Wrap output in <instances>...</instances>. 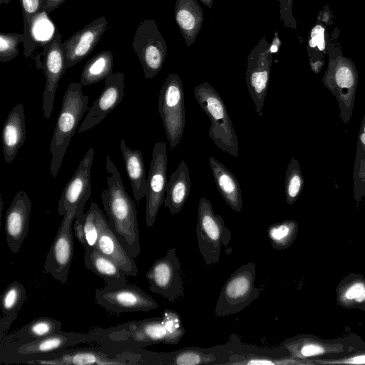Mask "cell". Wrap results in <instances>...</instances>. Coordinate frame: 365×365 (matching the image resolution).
<instances>
[{
	"label": "cell",
	"mask_w": 365,
	"mask_h": 365,
	"mask_svg": "<svg viewBox=\"0 0 365 365\" xmlns=\"http://www.w3.org/2000/svg\"><path fill=\"white\" fill-rule=\"evenodd\" d=\"M18 314H12V315H4L1 319V338L4 336L5 331L9 328L12 322L16 318Z\"/></svg>",
	"instance_id": "f6af8a7d"
},
{
	"label": "cell",
	"mask_w": 365,
	"mask_h": 365,
	"mask_svg": "<svg viewBox=\"0 0 365 365\" xmlns=\"http://www.w3.org/2000/svg\"><path fill=\"white\" fill-rule=\"evenodd\" d=\"M24 36L18 33H0V61L8 62L19 53V45L24 42Z\"/></svg>",
	"instance_id": "ab89813d"
},
{
	"label": "cell",
	"mask_w": 365,
	"mask_h": 365,
	"mask_svg": "<svg viewBox=\"0 0 365 365\" xmlns=\"http://www.w3.org/2000/svg\"><path fill=\"white\" fill-rule=\"evenodd\" d=\"M158 110L169 148L173 149L180 143L185 127V94L178 75L170 73L164 81L159 93Z\"/></svg>",
	"instance_id": "30bf717a"
},
{
	"label": "cell",
	"mask_w": 365,
	"mask_h": 365,
	"mask_svg": "<svg viewBox=\"0 0 365 365\" xmlns=\"http://www.w3.org/2000/svg\"><path fill=\"white\" fill-rule=\"evenodd\" d=\"M62 324L57 319L48 317H41L34 319L18 331L4 335L1 338V344L11 342L26 343L49 334L59 332Z\"/></svg>",
	"instance_id": "83f0119b"
},
{
	"label": "cell",
	"mask_w": 365,
	"mask_h": 365,
	"mask_svg": "<svg viewBox=\"0 0 365 365\" xmlns=\"http://www.w3.org/2000/svg\"><path fill=\"white\" fill-rule=\"evenodd\" d=\"M23 14L24 54L28 58L30 48V31L32 19L45 10L43 0H19Z\"/></svg>",
	"instance_id": "74e56055"
},
{
	"label": "cell",
	"mask_w": 365,
	"mask_h": 365,
	"mask_svg": "<svg viewBox=\"0 0 365 365\" xmlns=\"http://www.w3.org/2000/svg\"><path fill=\"white\" fill-rule=\"evenodd\" d=\"M113 54L109 50L102 51L90 58L81 75V86H89L105 80L113 73Z\"/></svg>",
	"instance_id": "4dcf8cb0"
},
{
	"label": "cell",
	"mask_w": 365,
	"mask_h": 365,
	"mask_svg": "<svg viewBox=\"0 0 365 365\" xmlns=\"http://www.w3.org/2000/svg\"><path fill=\"white\" fill-rule=\"evenodd\" d=\"M31 212L28 194L19 191L6 212L4 222L6 243L14 254L19 252L28 235Z\"/></svg>",
	"instance_id": "ffe728a7"
},
{
	"label": "cell",
	"mask_w": 365,
	"mask_h": 365,
	"mask_svg": "<svg viewBox=\"0 0 365 365\" xmlns=\"http://www.w3.org/2000/svg\"><path fill=\"white\" fill-rule=\"evenodd\" d=\"M194 96L200 107L210 120L208 135L215 145L234 157L239 155V143L226 105L209 83L195 87Z\"/></svg>",
	"instance_id": "8992f818"
},
{
	"label": "cell",
	"mask_w": 365,
	"mask_h": 365,
	"mask_svg": "<svg viewBox=\"0 0 365 365\" xmlns=\"http://www.w3.org/2000/svg\"><path fill=\"white\" fill-rule=\"evenodd\" d=\"M96 249L116 263L127 276H137L138 269L134 258L128 255L111 230L103 212L101 215L100 236Z\"/></svg>",
	"instance_id": "7402d4cb"
},
{
	"label": "cell",
	"mask_w": 365,
	"mask_h": 365,
	"mask_svg": "<svg viewBox=\"0 0 365 365\" xmlns=\"http://www.w3.org/2000/svg\"><path fill=\"white\" fill-rule=\"evenodd\" d=\"M125 75L112 73L105 79V86L88 109L78 132L83 133L98 125L121 102L124 96Z\"/></svg>",
	"instance_id": "d6986e66"
},
{
	"label": "cell",
	"mask_w": 365,
	"mask_h": 365,
	"mask_svg": "<svg viewBox=\"0 0 365 365\" xmlns=\"http://www.w3.org/2000/svg\"><path fill=\"white\" fill-rule=\"evenodd\" d=\"M94 343L91 331L74 333L61 331L26 342H11L0 346V363L26 364L28 361L48 357L83 343Z\"/></svg>",
	"instance_id": "5b68a950"
},
{
	"label": "cell",
	"mask_w": 365,
	"mask_h": 365,
	"mask_svg": "<svg viewBox=\"0 0 365 365\" xmlns=\"http://www.w3.org/2000/svg\"><path fill=\"white\" fill-rule=\"evenodd\" d=\"M174 15L185 44L189 47L194 43L202 28L203 11L197 0H176Z\"/></svg>",
	"instance_id": "cb8c5ba5"
},
{
	"label": "cell",
	"mask_w": 365,
	"mask_h": 365,
	"mask_svg": "<svg viewBox=\"0 0 365 365\" xmlns=\"http://www.w3.org/2000/svg\"><path fill=\"white\" fill-rule=\"evenodd\" d=\"M225 364L238 365H284L299 364L293 359H275L267 356L247 354L242 356H233Z\"/></svg>",
	"instance_id": "60d3db41"
},
{
	"label": "cell",
	"mask_w": 365,
	"mask_h": 365,
	"mask_svg": "<svg viewBox=\"0 0 365 365\" xmlns=\"http://www.w3.org/2000/svg\"><path fill=\"white\" fill-rule=\"evenodd\" d=\"M94 149L91 147L80 162L74 174L66 185L58 201L59 215H71L82 220L83 208L91 196V167Z\"/></svg>",
	"instance_id": "7c38bea8"
},
{
	"label": "cell",
	"mask_w": 365,
	"mask_h": 365,
	"mask_svg": "<svg viewBox=\"0 0 365 365\" xmlns=\"http://www.w3.org/2000/svg\"><path fill=\"white\" fill-rule=\"evenodd\" d=\"M145 277L150 284L149 290L170 302H176L184 296L181 264L175 247L170 248L165 256L155 260Z\"/></svg>",
	"instance_id": "9a60e30c"
},
{
	"label": "cell",
	"mask_w": 365,
	"mask_h": 365,
	"mask_svg": "<svg viewBox=\"0 0 365 365\" xmlns=\"http://www.w3.org/2000/svg\"><path fill=\"white\" fill-rule=\"evenodd\" d=\"M1 140L4 160L10 163L26 140L24 108L21 103L9 112L2 128Z\"/></svg>",
	"instance_id": "603a6c76"
},
{
	"label": "cell",
	"mask_w": 365,
	"mask_h": 365,
	"mask_svg": "<svg viewBox=\"0 0 365 365\" xmlns=\"http://www.w3.org/2000/svg\"><path fill=\"white\" fill-rule=\"evenodd\" d=\"M202 4H204L208 8H212L214 0H200Z\"/></svg>",
	"instance_id": "f907efd6"
},
{
	"label": "cell",
	"mask_w": 365,
	"mask_h": 365,
	"mask_svg": "<svg viewBox=\"0 0 365 365\" xmlns=\"http://www.w3.org/2000/svg\"><path fill=\"white\" fill-rule=\"evenodd\" d=\"M168 153L165 142H157L153 150L145 195V222L153 227L164 202L167 186Z\"/></svg>",
	"instance_id": "2e32d148"
},
{
	"label": "cell",
	"mask_w": 365,
	"mask_h": 365,
	"mask_svg": "<svg viewBox=\"0 0 365 365\" xmlns=\"http://www.w3.org/2000/svg\"><path fill=\"white\" fill-rule=\"evenodd\" d=\"M133 51L143 66L146 78H152L162 69L168 47L154 19H144L133 36Z\"/></svg>",
	"instance_id": "8fae6325"
},
{
	"label": "cell",
	"mask_w": 365,
	"mask_h": 365,
	"mask_svg": "<svg viewBox=\"0 0 365 365\" xmlns=\"http://www.w3.org/2000/svg\"><path fill=\"white\" fill-rule=\"evenodd\" d=\"M324 351V349L318 345L312 344H306L299 347L297 355L304 357H309L322 354Z\"/></svg>",
	"instance_id": "7bdbcfd3"
},
{
	"label": "cell",
	"mask_w": 365,
	"mask_h": 365,
	"mask_svg": "<svg viewBox=\"0 0 365 365\" xmlns=\"http://www.w3.org/2000/svg\"><path fill=\"white\" fill-rule=\"evenodd\" d=\"M106 168L107 187L101 192V200L108 223L128 255L136 258L140 252V245L135 204L108 155Z\"/></svg>",
	"instance_id": "6da1fadb"
},
{
	"label": "cell",
	"mask_w": 365,
	"mask_h": 365,
	"mask_svg": "<svg viewBox=\"0 0 365 365\" xmlns=\"http://www.w3.org/2000/svg\"><path fill=\"white\" fill-rule=\"evenodd\" d=\"M297 223L292 220H286L269 225L267 228V236L271 245L274 250H283L292 242Z\"/></svg>",
	"instance_id": "e575fe53"
},
{
	"label": "cell",
	"mask_w": 365,
	"mask_h": 365,
	"mask_svg": "<svg viewBox=\"0 0 365 365\" xmlns=\"http://www.w3.org/2000/svg\"><path fill=\"white\" fill-rule=\"evenodd\" d=\"M170 364L177 365L206 364L213 362L216 357L213 353L199 348H185L174 353Z\"/></svg>",
	"instance_id": "f35d334b"
},
{
	"label": "cell",
	"mask_w": 365,
	"mask_h": 365,
	"mask_svg": "<svg viewBox=\"0 0 365 365\" xmlns=\"http://www.w3.org/2000/svg\"><path fill=\"white\" fill-rule=\"evenodd\" d=\"M62 37V34L58 31L53 38L43 47L41 53L43 60L40 68L43 69L46 78L42 108L44 118L48 120L51 115L59 81L67 69Z\"/></svg>",
	"instance_id": "e0dca14e"
},
{
	"label": "cell",
	"mask_w": 365,
	"mask_h": 365,
	"mask_svg": "<svg viewBox=\"0 0 365 365\" xmlns=\"http://www.w3.org/2000/svg\"><path fill=\"white\" fill-rule=\"evenodd\" d=\"M209 163L217 189L221 197L231 209L240 212L242 209V197L238 180L231 171L215 158L210 157Z\"/></svg>",
	"instance_id": "484cf974"
},
{
	"label": "cell",
	"mask_w": 365,
	"mask_h": 365,
	"mask_svg": "<svg viewBox=\"0 0 365 365\" xmlns=\"http://www.w3.org/2000/svg\"><path fill=\"white\" fill-rule=\"evenodd\" d=\"M153 354L143 349L100 346L69 348L46 358L28 361L26 364L48 365H142L152 364Z\"/></svg>",
	"instance_id": "7a4b0ae2"
},
{
	"label": "cell",
	"mask_w": 365,
	"mask_h": 365,
	"mask_svg": "<svg viewBox=\"0 0 365 365\" xmlns=\"http://www.w3.org/2000/svg\"><path fill=\"white\" fill-rule=\"evenodd\" d=\"M304 185V179L299 161L292 158L285 175V198L288 204L295 202L303 190Z\"/></svg>",
	"instance_id": "836d02e7"
},
{
	"label": "cell",
	"mask_w": 365,
	"mask_h": 365,
	"mask_svg": "<svg viewBox=\"0 0 365 365\" xmlns=\"http://www.w3.org/2000/svg\"><path fill=\"white\" fill-rule=\"evenodd\" d=\"M109 24L105 16H101L63 42L67 68L76 65L90 54Z\"/></svg>",
	"instance_id": "44dd1931"
},
{
	"label": "cell",
	"mask_w": 365,
	"mask_h": 365,
	"mask_svg": "<svg viewBox=\"0 0 365 365\" xmlns=\"http://www.w3.org/2000/svg\"><path fill=\"white\" fill-rule=\"evenodd\" d=\"M324 64V59L309 62V65L312 68V71L314 73H315L316 74H318L321 71Z\"/></svg>",
	"instance_id": "681fc988"
},
{
	"label": "cell",
	"mask_w": 365,
	"mask_h": 365,
	"mask_svg": "<svg viewBox=\"0 0 365 365\" xmlns=\"http://www.w3.org/2000/svg\"><path fill=\"white\" fill-rule=\"evenodd\" d=\"M353 190L354 198L357 200L365 195V113L358 135L353 170Z\"/></svg>",
	"instance_id": "1f68e13d"
},
{
	"label": "cell",
	"mask_w": 365,
	"mask_h": 365,
	"mask_svg": "<svg viewBox=\"0 0 365 365\" xmlns=\"http://www.w3.org/2000/svg\"><path fill=\"white\" fill-rule=\"evenodd\" d=\"M102 210L92 202L82 220L75 219V236L85 251L96 249L100 236V219Z\"/></svg>",
	"instance_id": "f546056e"
},
{
	"label": "cell",
	"mask_w": 365,
	"mask_h": 365,
	"mask_svg": "<svg viewBox=\"0 0 365 365\" xmlns=\"http://www.w3.org/2000/svg\"><path fill=\"white\" fill-rule=\"evenodd\" d=\"M191 190L189 168L183 160L171 173L166 186L164 206L172 215L180 212L185 204Z\"/></svg>",
	"instance_id": "d4e9b609"
},
{
	"label": "cell",
	"mask_w": 365,
	"mask_h": 365,
	"mask_svg": "<svg viewBox=\"0 0 365 365\" xmlns=\"http://www.w3.org/2000/svg\"><path fill=\"white\" fill-rule=\"evenodd\" d=\"M270 46L264 36L250 52L246 62V84L259 116L263 114L262 108L270 81L273 61Z\"/></svg>",
	"instance_id": "4fadbf2b"
},
{
	"label": "cell",
	"mask_w": 365,
	"mask_h": 365,
	"mask_svg": "<svg viewBox=\"0 0 365 365\" xmlns=\"http://www.w3.org/2000/svg\"><path fill=\"white\" fill-rule=\"evenodd\" d=\"M63 220L47 255L43 269L61 284L67 282L73 255L72 225L75 217L63 216Z\"/></svg>",
	"instance_id": "ac0fdd59"
},
{
	"label": "cell",
	"mask_w": 365,
	"mask_h": 365,
	"mask_svg": "<svg viewBox=\"0 0 365 365\" xmlns=\"http://www.w3.org/2000/svg\"><path fill=\"white\" fill-rule=\"evenodd\" d=\"M331 363H342V364H365V355L356 356L344 361H336Z\"/></svg>",
	"instance_id": "c3c4849f"
},
{
	"label": "cell",
	"mask_w": 365,
	"mask_h": 365,
	"mask_svg": "<svg viewBox=\"0 0 365 365\" xmlns=\"http://www.w3.org/2000/svg\"><path fill=\"white\" fill-rule=\"evenodd\" d=\"M327 6L326 8L324 9V10L319 11V15L317 16V20L322 22L323 24L326 25L331 24V14L329 9L328 8V10H327Z\"/></svg>",
	"instance_id": "bcb514c9"
},
{
	"label": "cell",
	"mask_w": 365,
	"mask_h": 365,
	"mask_svg": "<svg viewBox=\"0 0 365 365\" xmlns=\"http://www.w3.org/2000/svg\"><path fill=\"white\" fill-rule=\"evenodd\" d=\"M10 0H0V4H8L9 3Z\"/></svg>",
	"instance_id": "f5cc1de1"
},
{
	"label": "cell",
	"mask_w": 365,
	"mask_h": 365,
	"mask_svg": "<svg viewBox=\"0 0 365 365\" xmlns=\"http://www.w3.org/2000/svg\"><path fill=\"white\" fill-rule=\"evenodd\" d=\"M95 344L128 349H143L164 341L162 317L130 321L107 329L91 330Z\"/></svg>",
	"instance_id": "52a82bcc"
},
{
	"label": "cell",
	"mask_w": 365,
	"mask_h": 365,
	"mask_svg": "<svg viewBox=\"0 0 365 365\" xmlns=\"http://www.w3.org/2000/svg\"><path fill=\"white\" fill-rule=\"evenodd\" d=\"M326 34V27L322 22L317 20L310 31L307 47L309 62L323 60L327 53Z\"/></svg>",
	"instance_id": "d590c367"
},
{
	"label": "cell",
	"mask_w": 365,
	"mask_h": 365,
	"mask_svg": "<svg viewBox=\"0 0 365 365\" xmlns=\"http://www.w3.org/2000/svg\"><path fill=\"white\" fill-rule=\"evenodd\" d=\"M196 236L198 248L207 265L219 262L222 247L232 238V231L225 225L222 216L215 213L210 201L200 197L197 209Z\"/></svg>",
	"instance_id": "9c48e42d"
},
{
	"label": "cell",
	"mask_w": 365,
	"mask_h": 365,
	"mask_svg": "<svg viewBox=\"0 0 365 365\" xmlns=\"http://www.w3.org/2000/svg\"><path fill=\"white\" fill-rule=\"evenodd\" d=\"M162 325L165 331L163 343L178 344L185 333L180 316L178 312L166 309L162 315Z\"/></svg>",
	"instance_id": "8d00e7d4"
},
{
	"label": "cell",
	"mask_w": 365,
	"mask_h": 365,
	"mask_svg": "<svg viewBox=\"0 0 365 365\" xmlns=\"http://www.w3.org/2000/svg\"><path fill=\"white\" fill-rule=\"evenodd\" d=\"M327 53L328 66L322 82L336 98L341 120L348 123L354 107L359 81L358 71L355 63L342 55L337 41L327 39Z\"/></svg>",
	"instance_id": "3957f363"
},
{
	"label": "cell",
	"mask_w": 365,
	"mask_h": 365,
	"mask_svg": "<svg viewBox=\"0 0 365 365\" xmlns=\"http://www.w3.org/2000/svg\"><path fill=\"white\" fill-rule=\"evenodd\" d=\"M26 291L18 281L10 283L0 296V307L4 315L18 314L26 299Z\"/></svg>",
	"instance_id": "d6a6232c"
},
{
	"label": "cell",
	"mask_w": 365,
	"mask_h": 365,
	"mask_svg": "<svg viewBox=\"0 0 365 365\" xmlns=\"http://www.w3.org/2000/svg\"><path fill=\"white\" fill-rule=\"evenodd\" d=\"M294 0H279L280 20L284 26L297 30V21L293 15Z\"/></svg>",
	"instance_id": "b9f144b4"
},
{
	"label": "cell",
	"mask_w": 365,
	"mask_h": 365,
	"mask_svg": "<svg viewBox=\"0 0 365 365\" xmlns=\"http://www.w3.org/2000/svg\"><path fill=\"white\" fill-rule=\"evenodd\" d=\"M66 0H43L44 9L48 14L55 10Z\"/></svg>",
	"instance_id": "7dc6e473"
},
{
	"label": "cell",
	"mask_w": 365,
	"mask_h": 365,
	"mask_svg": "<svg viewBox=\"0 0 365 365\" xmlns=\"http://www.w3.org/2000/svg\"><path fill=\"white\" fill-rule=\"evenodd\" d=\"M120 148L134 199L136 202H139L143 197H145L148 190V180L145 178V169L142 153L139 150H132L127 147L124 139L120 142Z\"/></svg>",
	"instance_id": "4316f807"
},
{
	"label": "cell",
	"mask_w": 365,
	"mask_h": 365,
	"mask_svg": "<svg viewBox=\"0 0 365 365\" xmlns=\"http://www.w3.org/2000/svg\"><path fill=\"white\" fill-rule=\"evenodd\" d=\"M364 284L357 283L351 286L346 292V297L349 299H356L364 290Z\"/></svg>",
	"instance_id": "ee69618b"
},
{
	"label": "cell",
	"mask_w": 365,
	"mask_h": 365,
	"mask_svg": "<svg viewBox=\"0 0 365 365\" xmlns=\"http://www.w3.org/2000/svg\"><path fill=\"white\" fill-rule=\"evenodd\" d=\"M83 261L86 267L102 278L106 285L127 283L125 272L116 263L96 249L85 251Z\"/></svg>",
	"instance_id": "f1b7e54d"
},
{
	"label": "cell",
	"mask_w": 365,
	"mask_h": 365,
	"mask_svg": "<svg viewBox=\"0 0 365 365\" xmlns=\"http://www.w3.org/2000/svg\"><path fill=\"white\" fill-rule=\"evenodd\" d=\"M95 300L106 310L116 314L148 312L159 307L151 296L139 287L128 283L96 289Z\"/></svg>",
	"instance_id": "5bb4252c"
},
{
	"label": "cell",
	"mask_w": 365,
	"mask_h": 365,
	"mask_svg": "<svg viewBox=\"0 0 365 365\" xmlns=\"http://www.w3.org/2000/svg\"><path fill=\"white\" fill-rule=\"evenodd\" d=\"M80 83H71L62 99L61 110L50 143L51 174L58 175L71 138L88 109V96L83 95Z\"/></svg>",
	"instance_id": "277c9868"
},
{
	"label": "cell",
	"mask_w": 365,
	"mask_h": 365,
	"mask_svg": "<svg viewBox=\"0 0 365 365\" xmlns=\"http://www.w3.org/2000/svg\"><path fill=\"white\" fill-rule=\"evenodd\" d=\"M256 266L250 262L237 269L226 280L220 292L215 316L237 314L257 299L262 289L255 285Z\"/></svg>",
	"instance_id": "ba28073f"
},
{
	"label": "cell",
	"mask_w": 365,
	"mask_h": 365,
	"mask_svg": "<svg viewBox=\"0 0 365 365\" xmlns=\"http://www.w3.org/2000/svg\"><path fill=\"white\" fill-rule=\"evenodd\" d=\"M357 302H363L365 300V289L363 291V292L361 294V295L356 298Z\"/></svg>",
	"instance_id": "816d5d0a"
}]
</instances>
